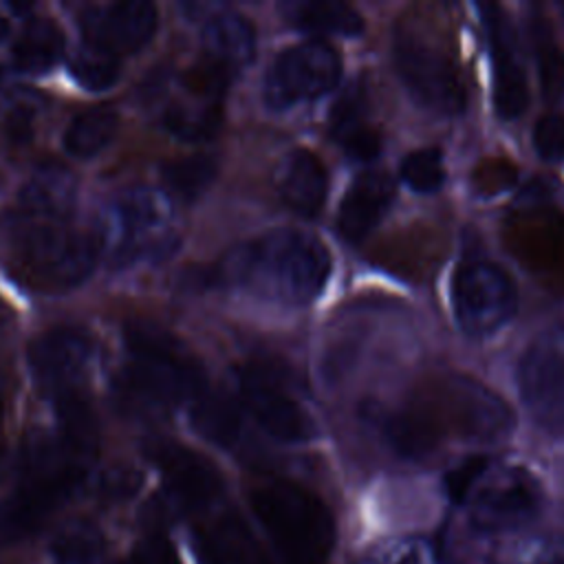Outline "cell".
<instances>
[{
	"label": "cell",
	"mask_w": 564,
	"mask_h": 564,
	"mask_svg": "<svg viewBox=\"0 0 564 564\" xmlns=\"http://www.w3.org/2000/svg\"><path fill=\"white\" fill-rule=\"evenodd\" d=\"M330 253L300 229L267 231L231 253L218 267V280L284 306H306L326 286Z\"/></svg>",
	"instance_id": "6da1fadb"
},
{
	"label": "cell",
	"mask_w": 564,
	"mask_h": 564,
	"mask_svg": "<svg viewBox=\"0 0 564 564\" xmlns=\"http://www.w3.org/2000/svg\"><path fill=\"white\" fill-rule=\"evenodd\" d=\"M130 364L123 368L117 392L123 405L137 412H156L178 403H192L207 390L198 361L174 335L150 322L126 328Z\"/></svg>",
	"instance_id": "7a4b0ae2"
},
{
	"label": "cell",
	"mask_w": 564,
	"mask_h": 564,
	"mask_svg": "<svg viewBox=\"0 0 564 564\" xmlns=\"http://www.w3.org/2000/svg\"><path fill=\"white\" fill-rule=\"evenodd\" d=\"M260 527L282 564H326L335 538L328 507L289 480H271L249 494Z\"/></svg>",
	"instance_id": "3957f363"
},
{
	"label": "cell",
	"mask_w": 564,
	"mask_h": 564,
	"mask_svg": "<svg viewBox=\"0 0 564 564\" xmlns=\"http://www.w3.org/2000/svg\"><path fill=\"white\" fill-rule=\"evenodd\" d=\"M11 249L20 269L48 289L82 284L97 267L101 238L66 223L20 216L11 229Z\"/></svg>",
	"instance_id": "277c9868"
},
{
	"label": "cell",
	"mask_w": 564,
	"mask_h": 564,
	"mask_svg": "<svg viewBox=\"0 0 564 564\" xmlns=\"http://www.w3.org/2000/svg\"><path fill=\"white\" fill-rule=\"evenodd\" d=\"M392 59L401 84L419 106L436 115H458L465 110V82L438 46L412 31L399 29L392 37Z\"/></svg>",
	"instance_id": "5b68a950"
},
{
	"label": "cell",
	"mask_w": 564,
	"mask_h": 564,
	"mask_svg": "<svg viewBox=\"0 0 564 564\" xmlns=\"http://www.w3.org/2000/svg\"><path fill=\"white\" fill-rule=\"evenodd\" d=\"M112 262L126 267L137 260H161L170 256L178 238L172 231V205L152 187L123 192L112 205Z\"/></svg>",
	"instance_id": "8992f818"
},
{
	"label": "cell",
	"mask_w": 564,
	"mask_h": 564,
	"mask_svg": "<svg viewBox=\"0 0 564 564\" xmlns=\"http://www.w3.org/2000/svg\"><path fill=\"white\" fill-rule=\"evenodd\" d=\"M518 308V291L505 269L487 260H463L452 275V311L469 337L502 328Z\"/></svg>",
	"instance_id": "52a82bcc"
},
{
	"label": "cell",
	"mask_w": 564,
	"mask_h": 564,
	"mask_svg": "<svg viewBox=\"0 0 564 564\" xmlns=\"http://www.w3.org/2000/svg\"><path fill=\"white\" fill-rule=\"evenodd\" d=\"M341 77L337 51L322 40H306L284 48L264 75V104L286 110L333 90Z\"/></svg>",
	"instance_id": "ba28073f"
},
{
	"label": "cell",
	"mask_w": 564,
	"mask_h": 564,
	"mask_svg": "<svg viewBox=\"0 0 564 564\" xmlns=\"http://www.w3.org/2000/svg\"><path fill=\"white\" fill-rule=\"evenodd\" d=\"M527 410L549 430H564V324L538 333L518 364Z\"/></svg>",
	"instance_id": "9c48e42d"
},
{
	"label": "cell",
	"mask_w": 564,
	"mask_h": 564,
	"mask_svg": "<svg viewBox=\"0 0 564 564\" xmlns=\"http://www.w3.org/2000/svg\"><path fill=\"white\" fill-rule=\"evenodd\" d=\"M238 403L280 443H308L317 434L311 414L260 366H247L238 372Z\"/></svg>",
	"instance_id": "30bf717a"
},
{
	"label": "cell",
	"mask_w": 564,
	"mask_h": 564,
	"mask_svg": "<svg viewBox=\"0 0 564 564\" xmlns=\"http://www.w3.org/2000/svg\"><path fill=\"white\" fill-rule=\"evenodd\" d=\"M471 494V524L485 533L516 529L540 509V487L522 467L487 469Z\"/></svg>",
	"instance_id": "8fae6325"
},
{
	"label": "cell",
	"mask_w": 564,
	"mask_h": 564,
	"mask_svg": "<svg viewBox=\"0 0 564 564\" xmlns=\"http://www.w3.org/2000/svg\"><path fill=\"white\" fill-rule=\"evenodd\" d=\"M93 352L95 344L86 328L57 326L33 339L26 359L35 383L57 399L75 392Z\"/></svg>",
	"instance_id": "7c38bea8"
},
{
	"label": "cell",
	"mask_w": 564,
	"mask_h": 564,
	"mask_svg": "<svg viewBox=\"0 0 564 564\" xmlns=\"http://www.w3.org/2000/svg\"><path fill=\"white\" fill-rule=\"evenodd\" d=\"M494 64V108L505 121L518 119L529 104V86L509 13L498 4L478 7Z\"/></svg>",
	"instance_id": "4fadbf2b"
},
{
	"label": "cell",
	"mask_w": 564,
	"mask_h": 564,
	"mask_svg": "<svg viewBox=\"0 0 564 564\" xmlns=\"http://www.w3.org/2000/svg\"><path fill=\"white\" fill-rule=\"evenodd\" d=\"M86 42L119 53H134L143 48L156 26V7L148 0H119L90 4L79 15Z\"/></svg>",
	"instance_id": "5bb4252c"
},
{
	"label": "cell",
	"mask_w": 564,
	"mask_h": 564,
	"mask_svg": "<svg viewBox=\"0 0 564 564\" xmlns=\"http://www.w3.org/2000/svg\"><path fill=\"white\" fill-rule=\"evenodd\" d=\"M148 454L161 469L165 489L176 505L185 509H203L220 496V471L203 454L163 438L154 441L148 447Z\"/></svg>",
	"instance_id": "9a60e30c"
},
{
	"label": "cell",
	"mask_w": 564,
	"mask_h": 564,
	"mask_svg": "<svg viewBox=\"0 0 564 564\" xmlns=\"http://www.w3.org/2000/svg\"><path fill=\"white\" fill-rule=\"evenodd\" d=\"M441 403L452 423L469 438L491 443L507 436L513 427V412L509 405L474 379L452 377L447 386H443Z\"/></svg>",
	"instance_id": "2e32d148"
},
{
	"label": "cell",
	"mask_w": 564,
	"mask_h": 564,
	"mask_svg": "<svg viewBox=\"0 0 564 564\" xmlns=\"http://www.w3.org/2000/svg\"><path fill=\"white\" fill-rule=\"evenodd\" d=\"M361 414L379 427L386 443L403 458L419 460L441 443L443 425L430 403H412L403 410H386L381 403H366Z\"/></svg>",
	"instance_id": "e0dca14e"
},
{
	"label": "cell",
	"mask_w": 564,
	"mask_h": 564,
	"mask_svg": "<svg viewBox=\"0 0 564 564\" xmlns=\"http://www.w3.org/2000/svg\"><path fill=\"white\" fill-rule=\"evenodd\" d=\"M394 200V178L388 172L359 174L344 194L337 212V229L350 240H364L388 214Z\"/></svg>",
	"instance_id": "ac0fdd59"
},
{
	"label": "cell",
	"mask_w": 564,
	"mask_h": 564,
	"mask_svg": "<svg viewBox=\"0 0 564 564\" xmlns=\"http://www.w3.org/2000/svg\"><path fill=\"white\" fill-rule=\"evenodd\" d=\"M275 187L282 203L297 216L313 218L328 194V172L308 150L289 152L278 165Z\"/></svg>",
	"instance_id": "d6986e66"
},
{
	"label": "cell",
	"mask_w": 564,
	"mask_h": 564,
	"mask_svg": "<svg viewBox=\"0 0 564 564\" xmlns=\"http://www.w3.org/2000/svg\"><path fill=\"white\" fill-rule=\"evenodd\" d=\"M77 205V181L62 165L37 167L18 194L20 216L68 223Z\"/></svg>",
	"instance_id": "ffe728a7"
},
{
	"label": "cell",
	"mask_w": 564,
	"mask_h": 564,
	"mask_svg": "<svg viewBox=\"0 0 564 564\" xmlns=\"http://www.w3.org/2000/svg\"><path fill=\"white\" fill-rule=\"evenodd\" d=\"M205 59L231 75L251 64L256 55V29L236 11H218L203 24Z\"/></svg>",
	"instance_id": "44dd1931"
},
{
	"label": "cell",
	"mask_w": 564,
	"mask_h": 564,
	"mask_svg": "<svg viewBox=\"0 0 564 564\" xmlns=\"http://www.w3.org/2000/svg\"><path fill=\"white\" fill-rule=\"evenodd\" d=\"M280 11L291 26L306 33L357 37L364 31L361 13L339 0H286Z\"/></svg>",
	"instance_id": "7402d4cb"
},
{
	"label": "cell",
	"mask_w": 564,
	"mask_h": 564,
	"mask_svg": "<svg viewBox=\"0 0 564 564\" xmlns=\"http://www.w3.org/2000/svg\"><path fill=\"white\" fill-rule=\"evenodd\" d=\"M64 53V33L48 18H31L13 44V64L22 73H46Z\"/></svg>",
	"instance_id": "603a6c76"
},
{
	"label": "cell",
	"mask_w": 564,
	"mask_h": 564,
	"mask_svg": "<svg viewBox=\"0 0 564 564\" xmlns=\"http://www.w3.org/2000/svg\"><path fill=\"white\" fill-rule=\"evenodd\" d=\"M207 555L216 564H271L249 524L236 516H223L205 535Z\"/></svg>",
	"instance_id": "cb8c5ba5"
},
{
	"label": "cell",
	"mask_w": 564,
	"mask_h": 564,
	"mask_svg": "<svg viewBox=\"0 0 564 564\" xmlns=\"http://www.w3.org/2000/svg\"><path fill=\"white\" fill-rule=\"evenodd\" d=\"M189 421L203 438L220 447H231L240 436V405L209 390L189 403Z\"/></svg>",
	"instance_id": "d4e9b609"
},
{
	"label": "cell",
	"mask_w": 564,
	"mask_h": 564,
	"mask_svg": "<svg viewBox=\"0 0 564 564\" xmlns=\"http://www.w3.org/2000/svg\"><path fill=\"white\" fill-rule=\"evenodd\" d=\"M117 112L106 106L79 112L64 132V148L77 159H90L101 152L117 134Z\"/></svg>",
	"instance_id": "484cf974"
},
{
	"label": "cell",
	"mask_w": 564,
	"mask_h": 564,
	"mask_svg": "<svg viewBox=\"0 0 564 564\" xmlns=\"http://www.w3.org/2000/svg\"><path fill=\"white\" fill-rule=\"evenodd\" d=\"M218 161L212 154H192L167 161L161 167L163 183L181 200H196L216 181Z\"/></svg>",
	"instance_id": "4316f807"
},
{
	"label": "cell",
	"mask_w": 564,
	"mask_h": 564,
	"mask_svg": "<svg viewBox=\"0 0 564 564\" xmlns=\"http://www.w3.org/2000/svg\"><path fill=\"white\" fill-rule=\"evenodd\" d=\"M531 44L535 53L542 95L544 99L555 101L564 95V51L560 48L544 15L531 18Z\"/></svg>",
	"instance_id": "83f0119b"
},
{
	"label": "cell",
	"mask_w": 564,
	"mask_h": 564,
	"mask_svg": "<svg viewBox=\"0 0 564 564\" xmlns=\"http://www.w3.org/2000/svg\"><path fill=\"white\" fill-rule=\"evenodd\" d=\"M119 57L90 42H84L70 57V73L86 90H108L119 79Z\"/></svg>",
	"instance_id": "f1b7e54d"
},
{
	"label": "cell",
	"mask_w": 564,
	"mask_h": 564,
	"mask_svg": "<svg viewBox=\"0 0 564 564\" xmlns=\"http://www.w3.org/2000/svg\"><path fill=\"white\" fill-rule=\"evenodd\" d=\"M403 183L419 192V194H432L445 183V165L443 154L438 148H419L401 161L399 170Z\"/></svg>",
	"instance_id": "f546056e"
},
{
	"label": "cell",
	"mask_w": 564,
	"mask_h": 564,
	"mask_svg": "<svg viewBox=\"0 0 564 564\" xmlns=\"http://www.w3.org/2000/svg\"><path fill=\"white\" fill-rule=\"evenodd\" d=\"M101 549V533L86 522L66 527L53 542V555L59 564H90L99 557Z\"/></svg>",
	"instance_id": "4dcf8cb0"
},
{
	"label": "cell",
	"mask_w": 564,
	"mask_h": 564,
	"mask_svg": "<svg viewBox=\"0 0 564 564\" xmlns=\"http://www.w3.org/2000/svg\"><path fill=\"white\" fill-rule=\"evenodd\" d=\"M366 108H368V101H366V88L359 84V82H352L341 95L339 99L335 101L333 110H330V117H328V126H330V132L333 137H339L361 123L364 121V115H366Z\"/></svg>",
	"instance_id": "1f68e13d"
},
{
	"label": "cell",
	"mask_w": 564,
	"mask_h": 564,
	"mask_svg": "<svg viewBox=\"0 0 564 564\" xmlns=\"http://www.w3.org/2000/svg\"><path fill=\"white\" fill-rule=\"evenodd\" d=\"M487 469H489V460L485 456H469L463 463H458L454 469H449L445 474V489L449 500L456 505H463L471 496L480 478L487 474Z\"/></svg>",
	"instance_id": "d6a6232c"
},
{
	"label": "cell",
	"mask_w": 564,
	"mask_h": 564,
	"mask_svg": "<svg viewBox=\"0 0 564 564\" xmlns=\"http://www.w3.org/2000/svg\"><path fill=\"white\" fill-rule=\"evenodd\" d=\"M533 148L544 161L564 159V115L546 112L535 121Z\"/></svg>",
	"instance_id": "836d02e7"
},
{
	"label": "cell",
	"mask_w": 564,
	"mask_h": 564,
	"mask_svg": "<svg viewBox=\"0 0 564 564\" xmlns=\"http://www.w3.org/2000/svg\"><path fill=\"white\" fill-rule=\"evenodd\" d=\"M335 139L352 161H372L381 152V134L368 123H361Z\"/></svg>",
	"instance_id": "e575fe53"
},
{
	"label": "cell",
	"mask_w": 564,
	"mask_h": 564,
	"mask_svg": "<svg viewBox=\"0 0 564 564\" xmlns=\"http://www.w3.org/2000/svg\"><path fill=\"white\" fill-rule=\"evenodd\" d=\"M364 564H427V551L419 542H394L379 549Z\"/></svg>",
	"instance_id": "d590c367"
},
{
	"label": "cell",
	"mask_w": 564,
	"mask_h": 564,
	"mask_svg": "<svg viewBox=\"0 0 564 564\" xmlns=\"http://www.w3.org/2000/svg\"><path fill=\"white\" fill-rule=\"evenodd\" d=\"M518 564H564V544L551 540L529 542L518 551Z\"/></svg>",
	"instance_id": "8d00e7d4"
},
{
	"label": "cell",
	"mask_w": 564,
	"mask_h": 564,
	"mask_svg": "<svg viewBox=\"0 0 564 564\" xmlns=\"http://www.w3.org/2000/svg\"><path fill=\"white\" fill-rule=\"evenodd\" d=\"M132 564H181L174 546L170 544L167 538L163 535H152L148 538L139 553L130 560Z\"/></svg>",
	"instance_id": "74e56055"
},
{
	"label": "cell",
	"mask_w": 564,
	"mask_h": 564,
	"mask_svg": "<svg viewBox=\"0 0 564 564\" xmlns=\"http://www.w3.org/2000/svg\"><path fill=\"white\" fill-rule=\"evenodd\" d=\"M7 35H9V22H7V18L0 13V42H2Z\"/></svg>",
	"instance_id": "f35d334b"
},
{
	"label": "cell",
	"mask_w": 564,
	"mask_h": 564,
	"mask_svg": "<svg viewBox=\"0 0 564 564\" xmlns=\"http://www.w3.org/2000/svg\"><path fill=\"white\" fill-rule=\"evenodd\" d=\"M2 410H4V394H2V383H0V423H2Z\"/></svg>",
	"instance_id": "ab89813d"
},
{
	"label": "cell",
	"mask_w": 564,
	"mask_h": 564,
	"mask_svg": "<svg viewBox=\"0 0 564 564\" xmlns=\"http://www.w3.org/2000/svg\"><path fill=\"white\" fill-rule=\"evenodd\" d=\"M115 564H132V562H115Z\"/></svg>",
	"instance_id": "60d3db41"
}]
</instances>
